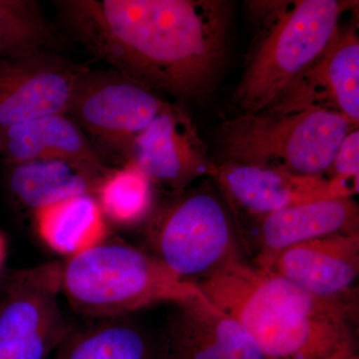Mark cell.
<instances>
[{"instance_id": "7a4b0ae2", "label": "cell", "mask_w": 359, "mask_h": 359, "mask_svg": "<svg viewBox=\"0 0 359 359\" xmlns=\"http://www.w3.org/2000/svg\"><path fill=\"white\" fill-rule=\"evenodd\" d=\"M196 285L244 327L266 359H344L358 353V302L311 294L244 257Z\"/></svg>"}, {"instance_id": "d6986e66", "label": "cell", "mask_w": 359, "mask_h": 359, "mask_svg": "<svg viewBox=\"0 0 359 359\" xmlns=\"http://www.w3.org/2000/svg\"><path fill=\"white\" fill-rule=\"evenodd\" d=\"M108 172L70 161H30L13 165L8 187L21 204L35 211L72 196L95 195Z\"/></svg>"}, {"instance_id": "9a60e30c", "label": "cell", "mask_w": 359, "mask_h": 359, "mask_svg": "<svg viewBox=\"0 0 359 359\" xmlns=\"http://www.w3.org/2000/svg\"><path fill=\"white\" fill-rule=\"evenodd\" d=\"M304 92L289 94L276 110L306 107L308 99H321L323 108L334 107L354 126L359 120V41L353 33L335 34L325 50L295 83ZM294 83V84H295ZM285 97V96H283Z\"/></svg>"}, {"instance_id": "277c9868", "label": "cell", "mask_w": 359, "mask_h": 359, "mask_svg": "<svg viewBox=\"0 0 359 359\" xmlns=\"http://www.w3.org/2000/svg\"><path fill=\"white\" fill-rule=\"evenodd\" d=\"M353 129L337 111L309 106L243 114L224 123L219 139L226 162L323 176L340 143Z\"/></svg>"}, {"instance_id": "2e32d148", "label": "cell", "mask_w": 359, "mask_h": 359, "mask_svg": "<svg viewBox=\"0 0 359 359\" xmlns=\"http://www.w3.org/2000/svg\"><path fill=\"white\" fill-rule=\"evenodd\" d=\"M0 151L11 164L65 160L108 170L72 118L50 115L0 128Z\"/></svg>"}, {"instance_id": "3957f363", "label": "cell", "mask_w": 359, "mask_h": 359, "mask_svg": "<svg viewBox=\"0 0 359 359\" xmlns=\"http://www.w3.org/2000/svg\"><path fill=\"white\" fill-rule=\"evenodd\" d=\"M61 294L77 313L107 318L163 302L178 304L202 292L152 254L105 242L61 264Z\"/></svg>"}, {"instance_id": "7402d4cb", "label": "cell", "mask_w": 359, "mask_h": 359, "mask_svg": "<svg viewBox=\"0 0 359 359\" xmlns=\"http://www.w3.org/2000/svg\"><path fill=\"white\" fill-rule=\"evenodd\" d=\"M330 180L341 189L347 197L358 192L359 132L351 130L340 143L330 171Z\"/></svg>"}, {"instance_id": "8992f818", "label": "cell", "mask_w": 359, "mask_h": 359, "mask_svg": "<svg viewBox=\"0 0 359 359\" xmlns=\"http://www.w3.org/2000/svg\"><path fill=\"white\" fill-rule=\"evenodd\" d=\"M147 238L153 256L195 285L243 259L228 208L209 190L186 194L158 212Z\"/></svg>"}, {"instance_id": "ba28073f", "label": "cell", "mask_w": 359, "mask_h": 359, "mask_svg": "<svg viewBox=\"0 0 359 359\" xmlns=\"http://www.w3.org/2000/svg\"><path fill=\"white\" fill-rule=\"evenodd\" d=\"M166 104L152 90L115 70L88 69L80 79L68 114L106 147L128 152Z\"/></svg>"}, {"instance_id": "4fadbf2b", "label": "cell", "mask_w": 359, "mask_h": 359, "mask_svg": "<svg viewBox=\"0 0 359 359\" xmlns=\"http://www.w3.org/2000/svg\"><path fill=\"white\" fill-rule=\"evenodd\" d=\"M129 161L140 168L151 182L183 190L205 173L208 166L202 143L192 122L178 107L167 103L154 121L130 147Z\"/></svg>"}, {"instance_id": "44dd1931", "label": "cell", "mask_w": 359, "mask_h": 359, "mask_svg": "<svg viewBox=\"0 0 359 359\" xmlns=\"http://www.w3.org/2000/svg\"><path fill=\"white\" fill-rule=\"evenodd\" d=\"M52 39L53 29L36 2L0 0V59L44 50Z\"/></svg>"}, {"instance_id": "9c48e42d", "label": "cell", "mask_w": 359, "mask_h": 359, "mask_svg": "<svg viewBox=\"0 0 359 359\" xmlns=\"http://www.w3.org/2000/svg\"><path fill=\"white\" fill-rule=\"evenodd\" d=\"M87 70L45 50L0 59V128L67 115Z\"/></svg>"}, {"instance_id": "6da1fadb", "label": "cell", "mask_w": 359, "mask_h": 359, "mask_svg": "<svg viewBox=\"0 0 359 359\" xmlns=\"http://www.w3.org/2000/svg\"><path fill=\"white\" fill-rule=\"evenodd\" d=\"M57 6L90 53L152 91L198 99L219 75L226 2L66 0Z\"/></svg>"}, {"instance_id": "5b68a950", "label": "cell", "mask_w": 359, "mask_h": 359, "mask_svg": "<svg viewBox=\"0 0 359 359\" xmlns=\"http://www.w3.org/2000/svg\"><path fill=\"white\" fill-rule=\"evenodd\" d=\"M344 7L337 0H301L278 16L236 90L244 114L275 106L313 65L339 32Z\"/></svg>"}, {"instance_id": "cb8c5ba5", "label": "cell", "mask_w": 359, "mask_h": 359, "mask_svg": "<svg viewBox=\"0 0 359 359\" xmlns=\"http://www.w3.org/2000/svg\"><path fill=\"white\" fill-rule=\"evenodd\" d=\"M7 278H2V283H0V302L4 297V292H6Z\"/></svg>"}, {"instance_id": "52a82bcc", "label": "cell", "mask_w": 359, "mask_h": 359, "mask_svg": "<svg viewBox=\"0 0 359 359\" xmlns=\"http://www.w3.org/2000/svg\"><path fill=\"white\" fill-rule=\"evenodd\" d=\"M61 264L7 276L0 302V359H49L72 327L60 304Z\"/></svg>"}, {"instance_id": "7c38bea8", "label": "cell", "mask_w": 359, "mask_h": 359, "mask_svg": "<svg viewBox=\"0 0 359 359\" xmlns=\"http://www.w3.org/2000/svg\"><path fill=\"white\" fill-rule=\"evenodd\" d=\"M211 174L228 202L252 219L304 203L347 197L332 180L295 174L283 168L226 161L212 168Z\"/></svg>"}, {"instance_id": "8fae6325", "label": "cell", "mask_w": 359, "mask_h": 359, "mask_svg": "<svg viewBox=\"0 0 359 359\" xmlns=\"http://www.w3.org/2000/svg\"><path fill=\"white\" fill-rule=\"evenodd\" d=\"M158 337L163 359H266L244 327L203 294L174 304Z\"/></svg>"}, {"instance_id": "603a6c76", "label": "cell", "mask_w": 359, "mask_h": 359, "mask_svg": "<svg viewBox=\"0 0 359 359\" xmlns=\"http://www.w3.org/2000/svg\"><path fill=\"white\" fill-rule=\"evenodd\" d=\"M7 255V243L4 236L0 233V271L4 268V264L6 263Z\"/></svg>"}, {"instance_id": "e0dca14e", "label": "cell", "mask_w": 359, "mask_h": 359, "mask_svg": "<svg viewBox=\"0 0 359 359\" xmlns=\"http://www.w3.org/2000/svg\"><path fill=\"white\" fill-rule=\"evenodd\" d=\"M55 359H163V354L158 332L122 316L72 327Z\"/></svg>"}, {"instance_id": "30bf717a", "label": "cell", "mask_w": 359, "mask_h": 359, "mask_svg": "<svg viewBox=\"0 0 359 359\" xmlns=\"http://www.w3.org/2000/svg\"><path fill=\"white\" fill-rule=\"evenodd\" d=\"M257 268L327 299L358 302L359 233L306 241L252 259Z\"/></svg>"}, {"instance_id": "5bb4252c", "label": "cell", "mask_w": 359, "mask_h": 359, "mask_svg": "<svg viewBox=\"0 0 359 359\" xmlns=\"http://www.w3.org/2000/svg\"><path fill=\"white\" fill-rule=\"evenodd\" d=\"M256 219L242 249L266 256L306 241L359 233L358 205L353 197H337L292 205Z\"/></svg>"}, {"instance_id": "ac0fdd59", "label": "cell", "mask_w": 359, "mask_h": 359, "mask_svg": "<svg viewBox=\"0 0 359 359\" xmlns=\"http://www.w3.org/2000/svg\"><path fill=\"white\" fill-rule=\"evenodd\" d=\"M37 233L49 249L70 257L106 242L107 219L93 195H77L34 211Z\"/></svg>"}, {"instance_id": "d4e9b609", "label": "cell", "mask_w": 359, "mask_h": 359, "mask_svg": "<svg viewBox=\"0 0 359 359\" xmlns=\"http://www.w3.org/2000/svg\"><path fill=\"white\" fill-rule=\"evenodd\" d=\"M344 359H359V356L358 353L353 354V355L347 356V358Z\"/></svg>"}, {"instance_id": "ffe728a7", "label": "cell", "mask_w": 359, "mask_h": 359, "mask_svg": "<svg viewBox=\"0 0 359 359\" xmlns=\"http://www.w3.org/2000/svg\"><path fill=\"white\" fill-rule=\"evenodd\" d=\"M94 197L106 219L132 226L147 218L152 210V182L140 168L128 161L125 166L104 176Z\"/></svg>"}]
</instances>
